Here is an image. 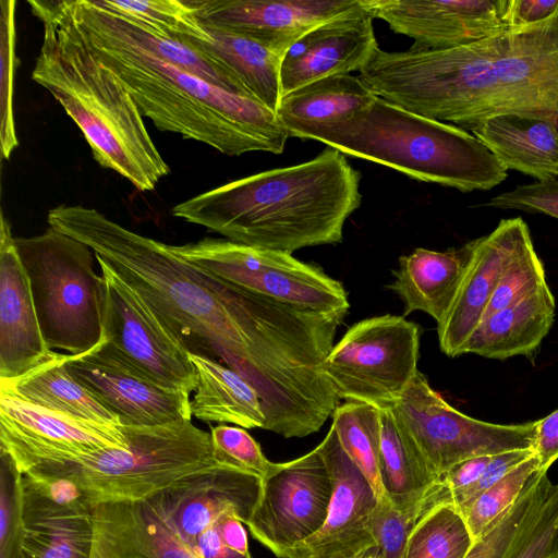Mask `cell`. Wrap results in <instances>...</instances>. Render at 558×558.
Masks as SVG:
<instances>
[{
    "label": "cell",
    "mask_w": 558,
    "mask_h": 558,
    "mask_svg": "<svg viewBox=\"0 0 558 558\" xmlns=\"http://www.w3.org/2000/svg\"><path fill=\"white\" fill-rule=\"evenodd\" d=\"M555 551H558V527L555 533V537H554V542H553V546H551V553H555Z\"/></svg>",
    "instance_id": "cell-49"
},
{
    "label": "cell",
    "mask_w": 558,
    "mask_h": 558,
    "mask_svg": "<svg viewBox=\"0 0 558 558\" xmlns=\"http://www.w3.org/2000/svg\"><path fill=\"white\" fill-rule=\"evenodd\" d=\"M171 248L215 278L247 292L323 313L345 315L349 310L343 284L292 253L216 238Z\"/></svg>",
    "instance_id": "cell-8"
},
{
    "label": "cell",
    "mask_w": 558,
    "mask_h": 558,
    "mask_svg": "<svg viewBox=\"0 0 558 558\" xmlns=\"http://www.w3.org/2000/svg\"><path fill=\"white\" fill-rule=\"evenodd\" d=\"M484 206L544 214L558 219V179L518 185L492 197Z\"/></svg>",
    "instance_id": "cell-42"
},
{
    "label": "cell",
    "mask_w": 558,
    "mask_h": 558,
    "mask_svg": "<svg viewBox=\"0 0 558 558\" xmlns=\"http://www.w3.org/2000/svg\"><path fill=\"white\" fill-rule=\"evenodd\" d=\"M541 471L547 472L558 459V409L537 421V435L533 446Z\"/></svg>",
    "instance_id": "cell-45"
},
{
    "label": "cell",
    "mask_w": 558,
    "mask_h": 558,
    "mask_svg": "<svg viewBox=\"0 0 558 558\" xmlns=\"http://www.w3.org/2000/svg\"><path fill=\"white\" fill-rule=\"evenodd\" d=\"M21 483L22 558H89L94 507L57 501L26 474H22Z\"/></svg>",
    "instance_id": "cell-22"
},
{
    "label": "cell",
    "mask_w": 558,
    "mask_h": 558,
    "mask_svg": "<svg viewBox=\"0 0 558 558\" xmlns=\"http://www.w3.org/2000/svg\"><path fill=\"white\" fill-rule=\"evenodd\" d=\"M330 474L318 447L277 463L246 523L253 537L278 558L313 536L324 524L331 498Z\"/></svg>",
    "instance_id": "cell-11"
},
{
    "label": "cell",
    "mask_w": 558,
    "mask_h": 558,
    "mask_svg": "<svg viewBox=\"0 0 558 558\" xmlns=\"http://www.w3.org/2000/svg\"><path fill=\"white\" fill-rule=\"evenodd\" d=\"M1 155L9 159L19 146L13 111L14 74L19 64L15 52L16 26L14 0H1Z\"/></svg>",
    "instance_id": "cell-37"
},
{
    "label": "cell",
    "mask_w": 558,
    "mask_h": 558,
    "mask_svg": "<svg viewBox=\"0 0 558 558\" xmlns=\"http://www.w3.org/2000/svg\"><path fill=\"white\" fill-rule=\"evenodd\" d=\"M96 260L105 284L104 340L159 384L190 395L197 376L187 350L138 293L104 259Z\"/></svg>",
    "instance_id": "cell-12"
},
{
    "label": "cell",
    "mask_w": 558,
    "mask_h": 558,
    "mask_svg": "<svg viewBox=\"0 0 558 558\" xmlns=\"http://www.w3.org/2000/svg\"><path fill=\"white\" fill-rule=\"evenodd\" d=\"M210 436L215 458L220 464L253 473L262 480L277 466L243 427L220 424L211 428Z\"/></svg>",
    "instance_id": "cell-40"
},
{
    "label": "cell",
    "mask_w": 558,
    "mask_h": 558,
    "mask_svg": "<svg viewBox=\"0 0 558 558\" xmlns=\"http://www.w3.org/2000/svg\"><path fill=\"white\" fill-rule=\"evenodd\" d=\"M121 428L128 448L38 464L23 474L66 480L95 507L146 500L183 476L220 464L210 433L196 427L191 420Z\"/></svg>",
    "instance_id": "cell-6"
},
{
    "label": "cell",
    "mask_w": 558,
    "mask_h": 558,
    "mask_svg": "<svg viewBox=\"0 0 558 558\" xmlns=\"http://www.w3.org/2000/svg\"><path fill=\"white\" fill-rule=\"evenodd\" d=\"M374 20L359 0L351 10L294 43L281 64L282 96L322 78L359 72L379 47Z\"/></svg>",
    "instance_id": "cell-19"
},
{
    "label": "cell",
    "mask_w": 558,
    "mask_h": 558,
    "mask_svg": "<svg viewBox=\"0 0 558 558\" xmlns=\"http://www.w3.org/2000/svg\"><path fill=\"white\" fill-rule=\"evenodd\" d=\"M68 354L53 351L51 356L28 373L0 379V392L26 402L100 423L121 425L66 367Z\"/></svg>",
    "instance_id": "cell-29"
},
{
    "label": "cell",
    "mask_w": 558,
    "mask_h": 558,
    "mask_svg": "<svg viewBox=\"0 0 558 558\" xmlns=\"http://www.w3.org/2000/svg\"><path fill=\"white\" fill-rule=\"evenodd\" d=\"M558 10V0H508V27L534 24L551 16Z\"/></svg>",
    "instance_id": "cell-44"
},
{
    "label": "cell",
    "mask_w": 558,
    "mask_h": 558,
    "mask_svg": "<svg viewBox=\"0 0 558 558\" xmlns=\"http://www.w3.org/2000/svg\"><path fill=\"white\" fill-rule=\"evenodd\" d=\"M66 367L121 425L192 420L189 393L159 384L106 340L88 352L68 354Z\"/></svg>",
    "instance_id": "cell-14"
},
{
    "label": "cell",
    "mask_w": 558,
    "mask_h": 558,
    "mask_svg": "<svg viewBox=\"0 0 558 558\" xmlns=\"http://www.w3.org/2000/svg\"><path fill=\"white\" fill-rule=\"evenodd\" d=\"M177 41L189 45L233 74L250 95L274 112L280 104L284 52L250 37L199 24Z\"/></svg>",
    "instance_id": "cell-25"
},
{
    "label": "cell",
    "mask_w": 558,
    "mask_h": 558,
    "mask_svg": "<svg viewBox=\"0 0 558 558\" xmlns=\"http://www.w3.org/2000/svg\"><path fill=\"white\" fill-rule=\"evenodd\" d=\"M558 527V484L547 485L533 507L509 558H547Z\"/></svg>",
    "instance_id": "cell-38"
},
{
    "label": "cell",
    "mask_w": 558,
    "mask_h": 558,
    "mask_svg": "<svg viewBox=\"0 0 558 558\" xmlns=\"http://www.w3.org/2000/svg\"><path fill=\"white\" fill-rule=\"evenodd\" d=\"M31 281L9 220L0 222V379L20 377L47 361Z\"/></svg>",
    "instance_id": "cell-20"
},
{
    "label": "cell",
    "mask_w": 558,
    "mask_h": 558,
    "mask_svg": "<svg viewBox=\"0 0 558 558\" xmlns=\"http://www.w3.org/2000/svg\"><path fill=\"white\" fill-rule=\"evenodd\" d=\"M208 26L236 33L287 52L313 28L345 13L359 0H187Z\"/></svg>",
    "instance_id": "cell-18"
},
{
    "label": "cell",
    "mask_w": 558,
    "mask_h": 558,
    "mask_svg": "<svg viewBox=\"0 0 558 558\" xmlns=\"http://www.w3.org/2000/svg\"><path fill=\"white\" fill-rule=\"evenodd\" d=\"M359 76L377 97L468 132L499 114L548 120L558 131V10L448 50L378 47Z\"/></svg>",
    "instance_id": "cell-1"
},
{
    "label": "cell",
    "mask_w": 558,
    "mask_h": 558,
    "mask_svg": "<svg viewBox=\"0 0 558 558\" xmlns=\"http://www.w3.org/2000/svg\"><path fill=\"white\" fill-rule=\"evenodd\" d=\"M22 473L15 461L0 449V558H22Z\"/></svg>",
    "instance_id": "cell-39"
},
{
    "label": "cell",
    "mask_w": 558,
    "mask_h": 558,
    "mask_svg": "<svg viewBox=\"0 0 558 558\" xmlns=\"http://www.w3.org/2000/svg\"><path fill=\"white\" fill-rule=\"evenodd\" d=\"M533 453V449H526L513 450L493 456L483 476L473 486L451 498L448 504L452 505L459 510V512H461L483 492L488 489Z\"/></svg>",
    "instance_id": "cell-43"
},
{
    "label": "cell",
    "mask_w": 558,
    "mask_h": 558,
    "mask_svg": "<svg viewBox=\"0 0 558 558\" xmlns=\"http://www.w3.org/2000/svg\"><path fill=\"white\" fill-rule=\"evenodd\" d=\"M390 409L437 480L471 458L533 449L537 435V421L497 424L458 411L430 387L420 371Z\"/></svg>",
    "instance_id": "cell-9"
},
{
    "label": "cell",
    "mask_w": 558,
    "mask_h": 558,
    "mask_svg": "<svg viewBox=\"0 0 558 558\" xmlns=\"http://www.w3.org/2000/svg\"><path fill=\"white\" fill-rule=\"evenodd\" d=\"M198 558H252L229 547L215 525L204 531L192 547Z\"/></svg>",
    "instance_id": "cell-46"
},
{
    "label": "cell",
    "mask_w": 558,
    "mask_h": 558,
    "mask_svg": "<svg viewBox=\"0 0 558 558\" xmlns=\"http://www.w3.org/2000/svg\"><path fill=\"white\" fill-rule=\"evenodd\" d=\"M260 490L259 476L219 464L183 476L144 501L192 548L223 515L246 524Z\"/></svg>",
    "instance_id": "cell-15"
},
{
    "label": "cell",
    "mask_w": 558,
    "mask_h": 558,
    "mask_svg": "<svg viewBox=\"0 0 558 558\" xmlns=\"http://www.w3.org/2000/svg\"><path fill=\"white\" fill-rule=\"evenodd\" d=\"M556 302L549 287L481 320L461 349L504 361L513 356L533 360L555 319Z\"/></svg>",
    "instance_id": "cell-26"
},
{
    "label": "cell",
    "mask_w": 558,
    "mask_h": 558,
    "mask_svg": "<svg viewBox=\"0 0 558 558\" xmlns=\"http://www.w3.org/2000/svg\"><path fill=\"white\" fill-rule=\"evenodd\" d=\"M475 245L476 239L442 252L418 247L401 256L388 288L403 301L404 314L421 311L440 324L458 293Z\"/></svg>",
    "instance_id": "cell-24"
},
{
    "label": "cell",
    "mask_w": 558,
    "mask_h": 558,
    "mask_svg": "<svg viewBox=\"0 0 558 558\" xmlns=\"http://www.w3.org/2000/svg\"><path fill=\"white\" fill-rule=\"evenodd\" d=\"M331 416V427L343 451L366 477L378 501L389 500L380 473V410L366 403L347 401L339 404Z\"/></svg>",
    "instance_id": "cell-32"
},
{
    "label": "cell",
    "mask_w": 558,
    "mask_h": 558,
    "mask_svg": "<svg viewBox=\"0 0 558 558\" xmlns=\"http://www.w3.org/2000/svg\"><path fill=\"white\" fill-rule=\"evenodd\" d=\"M89 558H198L144 500L94 507Z\"/></svg>",
    "instance_id": "cell-23"
},
{
    "label": "cell",
    "mask_w": 558,
    "mask_h": 558,
    "mask_svg": "<svg viewBox=\"0 0 558 558\" xmlns=\"http://www.w3.org/2000/svg\"><path fill=\"white\" fill-rule=\"evenodd\" d=\"M15 242L48 349L77 355L101 343L105 284L93 250L52 227Z\"/></svg>",
    "instance_id": "cell-7"
},
{
    "label": "cell",
    "mask_w": 558,
    "mask_h": 558,
    "mask_svg": "<svg viewBox=\"0 0 558 558\" xmlns=\"http://www.w3.org/2000/svg\"><path fill=\"white\" fill-rule=\"evenodd\" d=\"M374 19L413 40L412 51L448 50L508 29V0H362Z\"/></svg>",
    "instance_id": "cell-16"
},
{
    "label": "cell",
    "mask_w": 558,
    "mask_h": 558,
    "mask_svg": "<svg viewBox=\"0 0 558 558\" xmlns=\"http://www.w3.org/2000/svg\"><path fill=\"white\" fill-rule=\"evenodd\" d=\"M348 558H383V554L375 542L364 546Z\"/></svg>",
    "instance_id": "cell-48"
},
{
    "label": "cell",
    "mask_w": 558,
    "mask_h": 558,
    "mask_svg": "<svg viewBox=\"0 0 558 558\" xmlns=\"http://www.w3.org/2000/svg\"><path fill=\"white\" fill-rule=\"evenodd\" d=\"M550 481L539 471L511 509L472 546L466 558H509L536 501Z\"/></svg>",
    "instance_id": "cell-36"
},
{
    "label": "cell",
    "mask_w": 558,
    "mask_h": 558,
    "mask_svg": "<svg viewBox=\"0 0 558 558\" xmlns=\"http://www.w3.org/2000/svg\"><path fill=\"white\" fill-rule=\"evenodd\" d=\"M474 543L459 510L440 504L417 519L402 558H466Z\"/></svg>",
    "instance_id": "cell-33"
},
{
    "label": "cell",
    "mask_w": 558,
    "mask_h": 558,
    "mask_svg": "<svg viewBox=\"0 0 558 558\" xmlns=\"http://www.w3.org/2000/svg\"><path fill=\"white\" fill-rule=\"evenodd\" d=\"M499 163L537 181L558 179V131L544 119L499 114L471 130Z\"/></svg>",
    "instance_id": "cell-27"
},
{
    "label": "cell",
    "mask_w": 558,
    "mask_h": 558,
    "mask_svg": "<svg viewBox=\"0 0 558 558\" xmlns=\"http://www.w3.org/2000/svg\"><path fill=\"white\" fill-rule=\"evenodd\" d=\"M549 286L544 265L534 248L529 227L523 220L483 319Z\"/></svg>",
    "instance_id": "cell-34"
},
{
    "label": "cell",
    "mask_w": 558,
    "mask_h": 558,
    "mask_svg": "<svg viewBox=\"0 0 558 558\" xmlns=\"http://www.w3.org/2000/svg\"><path fill=\"white\" fill-rule=\"evenodd\" d=\"M422 512L400 510L389 500L378 501L371 522L372 536L383 558H402L409 536Z\"/></svg>",
    "instance_id": "cell-41"
},
{
    "label": "cell",
    "mask_w": 558,
    "mask_h": 558,
    "mask_svg": "<svg viewBox=\"0 0 558 558\" xmlns=\"http://www.w3.org/2000/svg\"><path fill=\"white\" fill-rule=\"evenodd\" d=\"M197 384L191 399L192 416L204 422L264 428L265 415L257 391L225 364L190 354Z\"/></svg>",
    "instance_id": "cell-30"
},
{
    "label": "cell",
    "mask_w": 558,
    "mask_h": 558,
    "mask_svg": "<svg viewBox=\"0 0 558 558\" xmlns=\"http://www.w3.org/2000/svg\"><path fill=\"white\" fill-rule=\"evenodd\" d=\"M539 471L538 459L533 453L460 512L474 542L499 522Z\"/></svg>",
    "instance_id": "cell-35"
},
{
    "label": "cell",
    "mask_w": 558,
    "mask_h": 558,
    "mask_svg": "<svg viewBox=\"0 0 558 558\" xmlns=\"http://www.w3.org/2000/svg\"><path fill=\"white\" fill-rule=\"evenodd\" d=\"M360 181L344 154L327 146L308 161L201 193L172 214L233 242L292 253L342 241L362 203Z\"/></svg>",
    "instance_id": "cell-3"
},
{
    "label": "cell",
    "mask_w": 558,
    "mask_h": 558,
    "mask_svg": "<svg viewBox=\"0 0 558 558\" xmlns=\"http://www.w3.org/2000/svg\"><path fill=\"white\" fill-rule=\"evenodd\" d=\"M222 541L232 549L250 556L247 534L243 522L232 514L223 515L215 524Z\"/></svg>",
    "instance_id": "cell-47"
},
{
    "label": "cell",
    "mask_w": 558,
    "mask_h": 558,
    "mask_svg": "<svg viewBox=\"0 0 558 558\" xmlns=\"http://www.w3.org/2000/svg\"><path fill=\"white\" fill-rule=\"evenodd\" d=\"M547 558H558V551L550 553V555Z\"/></svg>",
    "instance_id": "cell-50"
},
{
    "label": "cell",
    "mask_w": 558,
    "mask_h": 558,
    "mask_svg": "<svg viewBox=\"0 0 558 558\" xmlns=\"http://www.w3.org/2000/svg\"><path fill=\"white\" fill-rule=\"evenodd\" d=\"M522 221L521 217L502 219L489 234L476 239L458 293L437 325L439 347L446 355H461L463 344L483 319Z\"/></svg>",
    "instance_id": "cell-21"
},
{
    "label": "cell",
    "mask_w": 558,
    "mask_h": 558,
    "mask_svg": "<svg viewBox=\"0 0 558 558\" xmlns=\"http://www.w3.org/2000/svg\"><path fill=\"white\" fill-rule=\"evenodd\" d=\"M317 447L332 485L327 517L313 536L284 558H348L375 542L371 522L378 499L371 484L343 451L332 427Z\"/></svg>",
    "instance_id": "cell-17"
},
{
    "label": "cell",
    "mask_w": 558,
    "mask_h": 558,
    "mask_svg": "<svg viewBox=\"0 0 558 558\" xmlns=\"http://www.w3.org/2000/svg\"><path fill=\"white\" fill-rule=\"evenodd\" d=\"M291 137L318 141L344 155L464 193L490 190L508 177V171L472 133L377 96L349 119L299 130Z\"/></svg>",
    "instance_id": "cell-5"
},
{
    "label": "cell",
    "mask_w": 558,
    "mask_h": 558,
    "mask_svg": "<svg viewBox=\"0 0 558 558\" xmlns=\"http://www.w3.org/2000/svg\"><path fill=\"white\" fill-rule=\"evenodd\" d=\"M375 97L359 75H336L282 96L276 114L291 137L299 130L349 119L368 107Z\"/></svg>",
    "instance_id": "cell-28"
},
{
    "label": "cell",
    "mask_w": 558,
    "mask_h": 558,
    "mask_svg": "<svg viewBox=\"0 0 558 558\" xmlns=\"http://www.w3.org/2000/svg\"><path fill=\"white\" fill-rule=\"evenodd\" d=\"M66 2L100 62L157 129L204 143L227 156L284 150L290 136L276 112L142 47L101 0Z\"/></svg>",
    "instance_id": "cell-2"
},
{
    "label": "cell",
    "mask_w": 558,
    "mask_h": 558,
    "mask_svg": "<svg viewBox=\"0 0 558 558\" xmlns=\"http://www.w3.org/2000/svg\"><path fill=\"white\" fill-rule=\"evenodd\" d=\"M128 447L121 425L71 416L0 392V449L21 473L43 463Z\"/></svg>",
    "instance_id": "cell-13"
},
{
    "label": "cell",
    "mask_w": 558,
    "mask_h": 558,
    "mask_svg": "<svg viewBox=\"0 0 558 558\" xmlns=\"http://www.w3.org/2000/svg\"><path fill=\"white\" fill-rule=\"evenodd\" d=\"M27 3L44 27L33 81L76 123L99 166L153 191L170 169L126 88L100 62L66 0Z\"/></svg>",
    "instance_id": "cell-4"
},
{
    "label": "cell",
    "mask_w": 558,
    "mask_h": 558,
    "mask_svg": "<svg viewBox=\"0 0 558 558\" xmlns=\"http://www.w3.org/2000/svg\"><path fill=\"white\" fill-rule=\"evenodd\" d=\"M420 338L403 316L362 319L333 344L323 372L340 399L389 409L418 372Z\"/></svg>",
    "instance_id": "cell-10"
},
{
    "label": "cell",
    "mask_w": 558,
    "mask_h": 558,
    "mask_svg": "<svg viewBox=\"0 0 558 558\" xmlns=\"http://www.w3.org/2000/svg\"><path fill=\"white\" fill-rule=\"evenodd\" d=\"M380 473L386 495L400 510H418L438 480L398 425L391 409L380 410Z\"/></svg>",
    "instance_id": "cell-31"
}]
</instances>
